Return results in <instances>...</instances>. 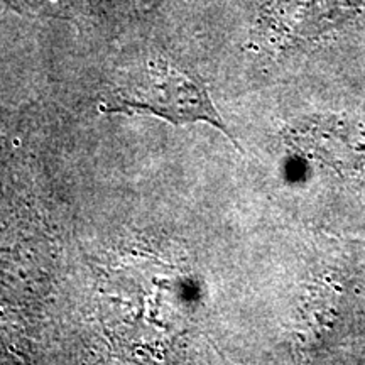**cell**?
<instances>
[{
	"mask_svg": "<svg viewBox=\"0 0 365 365\" xmlns=\"http://www.w3.org/2000/svg\"><path fill=\"white\" fill-rule=\"evenodd\" d=\"M100 110L107 113H150L171 124L205 122L222 130L232 144L235 137L210 98L205 86L166 63H149L127 76L102 98Z\"/></svg>",
	"mask_w": 365,
	"mask_h": 365,
	"instance_id": "cell-1",
	"label": "cell"
}]
</instances>
